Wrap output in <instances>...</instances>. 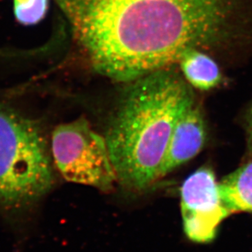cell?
I'll list each match as a JSON object with an SVG mask.
<instances>
[{"instance_id": "cell-2", "label": "cell", "mask_w": 252, "mask_h": 252, "mask_svg": "<svg viewBox=\"0 0 252 252\" xmlns=\"http://www.w3.org/2000/svg\"><path fill=\"white\" fill-rule=\"evenodd\" d=\"M48 140L38 122L0 100V210L33 207L55 183Z\"/></svg>"}, {"instance_id": "cell-1", "label": "cell", "mask_w": 252, "mask_h": 252, "mask_svg": "<svg viewBox=\"0 0 252 252\" xmlns=\"http://www.w3.org/2000/svg\"><path fill=\"white\" fill-rule=\"evenodd\" d=\"M129 84L104 136L118 183L142 192L158 181L174 127L194 98L189 84L171 68Z\"/></svg>"}, {"instance_id": "cell-6", "label": "cell", "mask_w": 252, "mask_h": 252, "mask_svg": "<svg viewBox=\"0 0 252 252\" xmlns=\"http://www.w3.org/2000/svg\"><path fill=\"white\" fill-rule=\"evenodd\" d=\"M220 195L231 212L252 214V162L243 165L219 182Z\"/></svg>"}, {"instance_id": "cell-3", "label": "cell", "mask_w": 252, "mask_h": 252, "mask_svg": "<svg viewBox=\"0 0 252 252\" xmlns=\"http://www.w3.org/2000/svg\"><path fill=\"white\" fill-rule=\"evenodd\" d=\"M53 162L64 180L109 192L117 176L105 136L95 132L84 118L61 124L51 144Z\"/></svg>"}, {"instance_id": "cell-8", "label": "cell", "mask_w": 252, "mask_h": 252, "mask_svg": "<svg viewBox=\"0 0 252 252\" xmlns=\"http://www.w3.org/2000/svg\"><path fill=\"white\" fill-rule=\"evenodd\" d=\"M49 0H13V12L20 24H38L45 17Z\"/></svg>"}, {"instance_id": "cell-4", "label": "cell", "mask_w": 252, "mask_h": 252, "mask_svg": "<svg viewBox=\"0 0 252 252\" xmlns=\"http://www.w3.org/2000/svg\"><path fill=\"white\" fill-rule=\"evenodd\" d=\"M218 184L213 170L202 167L191 174L181 186L184 231L192 242H212L222 221L231 215L222 202Z\"/></svg>"}, {"instance_id": "cell-9", "label": "cell", "mask_w": 252, "mask_h": 252, "mask_svg": "<svg viewBox=\"0 0 252 252\" xmlns=\"http://www.w3.org/2000/svg\"><path fill=\"white\" fill-rule=\"evenodd\" d=\"M248 145H249V149L252 152V105H251L248 114Z\"/></svg>"}, {"instance_id": "cell-7", "label": "cell", "mask_w": 252, "mask_h": 252, "mask_svg": "<svg viewBox=\"0 0 252 252\" xmlns=\"http://www.w3.org/2000/svg\"><path fill=\"white\" fill-rule=\"evenodd\" d=\"M189 85L202 91L211 90L220 84L222 74L212 57L200 50L189 51L179 62Z\"/></svg>"}, {"instance_id": "cell-5", "label": "cell", "mask_w": 252, "mask_h": 252, "mask_svg": "<svg viewBox=\"0 0 252 252\" xmlns=\"http://www.w3.org/2000/svg\"><path fill=\"white\" fill-rule=\"evenodd\" d=\"M207 131L199 108L193 103L174 127L158 172V181L197 156L204 146Z\"/></svg>"}]
</instances>
